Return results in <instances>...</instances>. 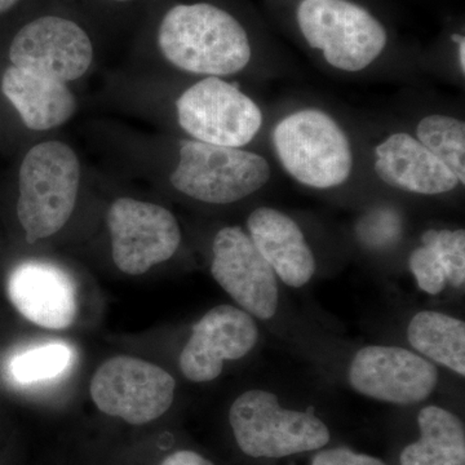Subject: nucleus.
<instances>
[{
  "mask_svg": "<svg viewBox=\"0 0 465 465\" xmlns=\"http://www.w3.org/2000/svg\"><path fill=\"white\" fill-rule=\"evenodd\" d=\"M2 91L30 130H52L75 113V97L66 84L14 65L3 74Z\"/></svg>",
  "mask_w": 465,
  "mask_h": 465,
  "instance_id": "f3484780",
  "label": "nucleus"
},
{
  "mask_svg": "<svg viewBox=\"0 0 465 465\" xmlns=\"http://www.w3.org/2000/svg\"><path fill=\"white\" fill-rule=\"evenodd\" d=\"M296 18L308 45L342 72L366 69L387 45L384 26L349 0H302Z\"/></svg>",
  "mask_w": 465,
  "mask_h": 465,
  "instance_id": "423d86ee",
  "label": "nucleus"
},
{
  "mask_svg": "<svg viewBox=\"0 0 465 465\" xmlns=\"http://www.w3.org/2000/svg\"><path fill=\"white\" fill-rule=\"evenodd\" d=\"M409 266L419 289L430 295H439L448 284L443 266L432 247L423 244L412 251Z\"/></svg>",
  "mask_w": 465,
  "mask_h": 465,
  "instance_id": "5701e85b",
  "label": "nucleus"
},
{
  "mask_svg": "<svg viewBox=\"0 0 465 465\" xmlns=\"http://www.w3.org/2000/svg\"><path fill=\"white\" fill-rule=\"evenodd\" d=\"M407 339L420 356L465 375V323L436 311L416 313L407 327Z\"/></svg>",
  "mask_w": 465,
  "mask_h": 465,
  "instance_id": "6ab92c4d",
  "label": "nucleus"
},
{
  "mask_svg": "<svg viewBox=\"0 0 465 465\" xmlns=\"http://www.w3.org/2000/svg\"><path fill=\"white\" fill-rule=\"evenodd\" d=\"M229 421L238 448L251 458H286L330 442L329 428L318 416L283 409L268 391L242 393L232 402Z\"/></svg>",
  "mask_w": 465,
  "mask_h": 465,
  "instance_id": "20e7f679",
  "label": "nucleus"
},
{
  "mask_svg": "<svg viewBox=\"0 0 465 465\" xmlns=\"http://www.w3.org/2000/svg\"><path fill=\"white\" fill-rule=\"evenodd\" d=\"M251 241L287 286L300 289L316 273V259L298 223L272 207H259L247 220Z\"/></svg>",
  "mask_w": 465,
  "mask_h": 465,
  "instance_id": "2eb2a0df",
  "label": "nucleus"
},
{
  "mask_svg": "<svg viewBox=\"0 0 465 465\" xmlns=\"http://www.w3.org/2000/svg\"><path fill=\"white\" fill-rule=\"evenodd\" d=\"M420 439L401 452V465H465L463 421L439 406H427L418 415Z\"/></svg>",
  "mask_w": 465,
  "mask_h": 465,
  "instance_id": "a211bd4d",
  "label": "nucleus"
},
{
  "mask_svg": "<svg viewBox=\"0 0 465 465\" xmlns=\"http://www.w3.org/2000/svg\"><path fill=\"white\" fill-rule=\"evenodd\" d=\"M452 41L457 43L458 45V58H459V66L461 69V74H465V39L463 35H459V34H454L451 36Z\"/></svg>",
  "mask_w": 465,
  "mask_h": 465,
  "instance_id": "a878e982",
  "label": "nucleus"
},
{
  "mask_svg": "<svg viewBox=\"0 0 465 465\" xmlns=\"http://www.w3.org/2000/svg\"><path fill=\"white\" fill-rule=\"evenodd\" d=\"M312 465H387L371 455L360 454L348 448L327 449L318 452Z\"/></svg>",
  "mask_w": 465,
  "mask_h": 465,
  "instance_id": "b1692460",
  "label": "nucleus"
},
{
  "mask_svg": "<svg viewBox=\"0 0 465 465\" xmlns=\"http://www.w3.org/2000/svg\"><path fill=\"white\" fill-rule=\"evenodd\" d=\"M271 176V164L256 153L183 140L170 182L193 200L231 204L264 188Z\"/></svg>",
  "mask_w": 465,
  "mask_h": 465,
  "instance_id": "39448f33",
  "label": "nucleus"
},
{
  "mask_svg": "<svg viewBox=\"0 0 465 465\" xmlns=\"http://www.w3.org/2000/svg\"><path fill=\"white\" fill-rule=\"evenodd\" d=\"M259 341L258 324L243 309L219 305L193 326L180 354L183 376L193 382L215 381L226 361L246 357Z\"/></svg>",
  "mask_w": 465,
  "mask_h": 465,
  "instance_id": "ddd939ff",
  "label": "nucleus"
},
{
  "mask_svg": "<svg viewBox=\"0 0 465 465\" xmlns=\"http://www.w3.org/2000/svg\"><path fill=\"white\" fill-rule=\"evenodd\" d=\"M375 173L391 188L420 195L445 194L460 183L416 137L391 134L375 149Z\"/></svg>",
  "mask_w": 465,
  "mask_h": 465,
  "instance_id": "dca6fc26",
  "label": "nucleus"
},
{
  "mask_svg": "<svg viewBox=\"0 0 465 465\" xmlns=\"http://www.w3.org/2000/svg\"><path fill=\"white\" fill-rule=\"evenodd\" d=\"M281 164L292 179L313 189L341 186L351 176L353 153L341 124L318 109L291 113L272 134Z\"/></svg>",
  "mask_w": 465,
  "mask_h": 465,
  "instance_id": "7ed1b4c3",
  "label": "nucleus"
},
{
  "mask_svg": "<svg viewBox=\"0 0 465 465\" xmlns=\"http://www.w3.org/2000/svg\"><path fill=\"white\" fill-rule=\"evenodd\" d=\"M211 274L244 312L259 320L277 313V275L260 255L250 235L240 226H226L213 244Z\"/></svg>",
  "mask_w": 465,
  "mask_h": 465,
  "instance_id": "f8f14e48",
  "label": "nucleus"
},
{
  "mask_svg": "<svg viewBox=\"0 0 465 465\" xmlns=\"http://www.w3.org/2000/svg\"><path fill=\"white\" fill-rule=\"evenodd\" d=\"M109 2L116 3V5H130V3L140 2V0H109Z\"/></svg>",
  "mask_w": 465,
  "mask_h": 465,
  "instance_id": "cd10ccee",
  "label": "nucleus"
},
{
  "mask_svg": "<svg viewBox=\"0 0 465 465\" xmlns=\"http://www.w3.org/2000/svg\"><path fill=\"white\" fill-rule=\"evenodd\" d=\"M8 298L21 316L50 330H64L78 313L74 280L50 262H29L9 275Z\"/></svg>",
  "mask_w": 465,
  "mask_h": 465,
  "instance_id": "4468645a",
  "label": "nucleus"
},
{
  "mask_svg": "<svg viewBox=\"0 0 465 465\" xmlns=\"http://www.w3.org/2000/svg\"><path fill=\"white\" fill-rule=\"evenodd\" d=\"M9 60L18 69L66 84L90 69L94 45L84 27L72 18L45 15L18 30Z\"/></svg>",
  "mask_w": 465,
  "mask_h": 465,
  "instance_id": "9d476101",
  "label": "nucleus"
},
{
  "mask_svg": "<svg viewBox=\"0 0 465 465\" xmlns=\"http://www.w3.org/2000/svg\"><path fill=\"white\" fill-rule=\"evenodd\" d=\"M176 381L166 370L140 360L118 356L105 361L92 376L90 393L104 414L128 424H148L166 414Z\"/></svg>",
  "mask_w": 465,
  "mask_h": 465,
  "instance_id": "6e6552de",
  "label": "nucleus"
},
{
  "mask_svg": "<svg viewBox=\"0 0 465 465\" xmlns=\"http://www.w3.org/2000/svg\"><path fill=\"white\" fill-rule=\"evenodd\" d=\"M416 139L465 183V124L454 116H425L416 127Z\"/></svg>",
  "mask_w": 465,
  "mask_h": 465,
  "instance_id": "aec40b11",
  "label": "nucleus"
},
{
  "mask_svg": "<svg viewBox=\"0 0 465 465\" xmlns=\"http://www.w3.org/2000/svg\"><path fill=\"white\" fill-rule=\"evenodd\" d=\"M157 43L168 63L192 74H237L252 56L240 21L211 3H180L168 8L159 21Z\"/></svg>",
  "mask_w": 465,
  "mask_h": 465,
  "instance_id": "f257e3e1",
  "label": "nucleus"
},
{
  "mask_svg": "<svg viewBox=\"0 0 465 465\" xmlns=\"http://www.w3.org/2000/svg\"><path fill=\"white\" fill-rule=\"evenodd\" d=\"M81 164L66 143H38L24 158L18 176L17 216L26 241L35 243L56 234L74 211Z\"/></svg>",
  "mask_w": 465,
  "mask_h": 465,
  "instance_id": "f03ea898",
  "label": "nucleus"
},
{
  "mask_svg": "<svg viewBox=\"0 0 465 465\" xmlns=\"http://www.w3.org/2000/svg\"><path fill=\"white\" fill-rule=\"evenodd\" d=\"M348 379L362 396L409 406L423 402L432 394L439 382V370L409 349L369 345L354 354Z\"/></svg>",
  "mask_w": 465,
  "mask_h": 465,
  "instance_id": "9b49d317",
  "label": "nucleus"
},
{
  "mask_svg": "<svg viewBox=\"0 0 465 465\" xmlns=\"http://www.w3.org/2000/svg\"><path fill=\"white\" fill-rule=\"evenodd\" d=\"M176 110L183 130L211 145L242 148L262 125L258 104L217 76H207L183 92Z\"/></svg>",
  "mask_w": 465,
  "mask_h": 465,
  "instance_id": "0eeeda50",
  "label": "nucleus"
},
{
  "mask_svg": "<svg viewBox=\"0 0 465 465\" xmlns=\"http://www.w3.org/2000/svg\"><path fill=\"white\" fill-rule=\"evenodd\" d=\"M421 243L432 247L445 271L446 280L452 287L465 283V231L430 229L421 235Z\"/></svg>",
  "mask_w": 465,
  "mask_h": 465,
  "instance_id": "4be33fe9",
  "label": "nucleus"
},
{
  "mask_svg": "<svg viewBox=\"0 0 465 465\" xmlns=\"http://www.w3.org/2000/svg\"><path fill=\"white\" fill-rule=\"evenodd\" d=\"M74 360L64 342H48L17 353L9 362V375L20 385L38 384L63 375Z\"/></svg>",
  "mask_w": 465,
  "mask_h": 465,
  "instance_id": "412c9836",
  "label": "nucleus"
},
{
  "mask_svg": "<svg viewBox=\"0 0 465 465\" xmlns=\"http://www.w3.org/2000/svg\"><path fill=\"white\" fill-rule=\"evenodd\" d=\"M106 222L113 260L125 274L146 273L173 258L182 243L176 217L159 204L119 198L110 206Z\"/></svg>",
  "mask_w": 465,
  "mask_h": 465,
  "instance_id": "1a4fd4ad",
  "label": "nucleus"
},
{
  "mask_svg": "<svg viewBox=\"0 0 465 465\" xmlns=\"http://www.w3.org/2000/svg\"><path fill=\"white\" fill-rule=\"evenodd\" d=\"M23 0H0V15L5 14L9 9L16 7Z\"/></svg>",
  "mask_w": 465,
  "mask_h": 465,
  "instance_id": "bb28decb",
  "label": "nucleus"
},
{
  "mask_svg": "<svg viewBox=\"0 0 465 465\" xmlns=\"http://www.w3.org/2000/svg\"><path fill=\"white\" fill-rule=\"evenodd\" d=\"M161 465H215L208 459L202 457L194 451L189 450H182V451L173 452L168 455Z\"/></svg>",
  "mask_w": 465,
  "mask_h": 465,
  "instance_id": "393cba45",
  "label": "nucleus"
}]
</instances>
